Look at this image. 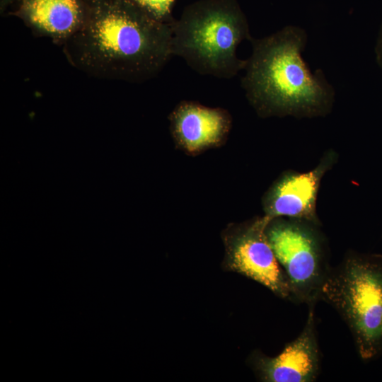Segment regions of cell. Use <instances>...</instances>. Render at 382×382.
Listing matches in <instances>:
<instances>
[{
  "mask_svg": "<svg viewBox=\"0 0 382 382\" xmlns=\"http://www.w3.org/2000/svg\"><path fill=\"white\" fill-rule=\"evenodd\" d=\"M69 37L67 54L88 72L141 81L155 76L173 56L170 23L122 8L97 12Z\"/></svg>",
  "mask_w": 382,
  "mask_h": 382,
  "instance_id": "1",
  "label": "cell"
},
{
  "mask_svg": "<svg viewBox=\"0 0 382 382\" xmlns=\"http://www.w3.org/2000/svg\"><path fill=\"white\" fill-rule=\"evenodd\" d=\"M250 41L242 86L260 115L315 117L330 110L332 88L321 71L313 74L301 57L303 30L289 26Z\"/></svg>",
  "mask_w": 382,
  "mask_h": 382,
  "instance_id": "2",
  "label": "cell"
},
{
  "mask_svg": "<svg viewBox=\"0 0 382 382\" xmlns=\"http://www.w3.org/2000/svg\"><path fill=\"white\" fill-rule=\"evenodd\" d=\"M320 300L349 328L359 357H382V255L349 251L331 270Z\"/></svg>",
  "mask_w": 382,
  "mask_h": 382,
  "instance_id": "3",
  "label": "cell"
},
{
  "mask_svg": "<svg viewBox=\"0 0 382 382\" xmlns=\"http://www.w3.org/2000/svg\"><path fill=\"white\" fill-rule=\"evenodd\" d=\"M172 53L196 72L230 79L246 66L236 50L252 40L243 16L232 7L210 5L187 13L170 23Z\"/></svg>",
  "mask_w": 382,
  "mask_h": 382,
  "instance_id": "4",
  "label": "cell"
},
{
  "mask_svg": "<svg viewBox=\"0 0 382 382\" xmlns=\"http://www.w3.org/2000/svg\"><path fill=\"white\" fill-rule=\"evenodd\" d=\"M319 224L277 217L269 221L265 232L285 273L292 302L316 306L331 270L326 238Z\"/></svg>",
  "mask_w": 382,
  "mask_h": 382,
  "instance_id": "5",
  "label": "cell"
},
{
  "mask_svg": "<svg viewBox=\"0 0 382 382\" xmlns=\"http://www.w3.org/2000/svg\"><path fill=\"white\" fill-rule=\"evenodd\" d=\"M265 216L240 227L228 243L231 268L270 289L278 296L292 301L287 277L266 235Z\"/></svg>",
  "mask_w": 382,
  "mask_h": 382,
  "instance_id": "6",
  "label": "cell"
},
{
  "mask_svg": "<svg viewBox=\"0 0 382 382\" xmlns=\"http://www.w3.org/2000/svg\"><path fill=\"white\" fill-rule=\"evenodd\" d=\"M337 159V153L328 150L313 169L303 173L294 170L284 173L265 197V216L270 220L286 217L320 225L316 212L318 193L323 176Z\"/></svg>",
  "mask_w": 382,
  "mask_h": 382,
  "instance_id": "7",
  "label": "cell"
},
{
  "mask_svg": "<svg viewBox=\"0 0 382 382\" xmlns=\"http://www.w3.org/2000/svg\"><path fill=\"white\" fill-rule=\"evenodd\" d=\"M314 305L308 306L305 325L280 354L274 357L257 355L255 368L260 378L270 382H313L320 373L321 352L318 344Z\"/></svg>",
  "mask_w": 382,
  "mask_h": 382,
  "instance_id": "8",
  "label": "cell"
},
{
  "mask_svg": "<svg viewBox=\"0 0 382 382\" xmlns=\"http://www.w3.org/2000/svg\"><path fill=\"white\" fill-rule=\"evenodd\" d=\"M170 120L175 140L190 154L219 145L227 137L231 125L227 111L190 101L178 104Z\"/></svg>",
  "mask_w": 382,
  "mask_h": 382,
  "instance_id": "9",
  "label": "cell"
},
{
  "mask_svg": "<svg viewBox=\"0 0 382 382\" xmlns=\"http://www.w3.org/2000/svg\"><path fill=\"white\" fill-rule=\"evenodd\" d=\"M27 11L33 24L57 36L72 34L81 20L76 0H28Z\"/></svg>",
  "mask_w": 382,
  "mask_h": 382,
  "instance_id": "10",
  "label": "cell"
},
{
  "mask_svg": "<svg viewBox=\"0 0 382 382\" xmlns=\"http://www.w3.org/2000/svg\"><path fill=\"white\" fill-rule=\"evenodd\" d=\"M175 0H134L137 6L151 18L170 23L167 19Z\"/></svg>",
  "mask_w": 382,
  "mask_h": 382,
  "instance_id": "11",
  "label": "cell"
}]
</instances>
